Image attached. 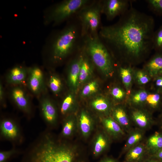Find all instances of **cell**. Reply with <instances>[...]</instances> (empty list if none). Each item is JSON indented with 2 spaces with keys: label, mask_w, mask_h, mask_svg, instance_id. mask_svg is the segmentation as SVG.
Here are the masks:
<instances>
[{
  "label": "cell",
  "mask_w": 162,
  "mask_h": 162,
  "mask_svg": "<svg viewBox=\"0 0 162 162\" xmlns=\"http://www.w3.org/2000/svg\"><path fill=\"white\" fill-rule=\"evenodd\" d=\"M26 85L31 92L37 96L44 95L46 90L43 72L39 67L28 68Z\"/></svg>",
  "instance_id": "obj_9"
},
{
  "label": "cell",
  "mask_w": 162,
  "mask_h": 162,
  "mask_svg": "<svg viewBox=\"0 0 162 162\" xmlns=\"http://www.w3.org/2000/svg\"><path fill=\"white\" fill-rule=\"evenodd\" d=\"M103 124L106 130L114 135L122 134L123 131L119 124L112 118H104Z\"/></svg>",
  "instance_id": "obj_18"
},
{
  "label": "cell",
  "mask_w": 162,
  "mask_h": 162,
  "mask_svg": "<svg viewBox=\"0 0 162 162\" xmlns=\"http://www.w3.org/2000/svg\"><path fill=\"white\" fill-rule=\"evenodd\" d=\"M92 0H65L55 5L51 10L48 21L56 25L76 15Z\"/></svg>",
  "instance_id": "obj_6"
},
{
  "label": "cell",
  "mask_w": 162,
  "mask_h": 162,
  "mask_svg": "<svg viewBox=\"0 0 162 162\" xmlns=\"http://www.w3.org/2000/svg\"><path fill=\"white\" fill-rule=\"evenodd\" d=\"M0 136L15 144H21L23 137L20 126L15 120L9 117L2 118L0 122Z\"/></svg>",
  "instance_id": "obj_7"
},
{
  "label": "cell",
  "mask_w": 162,
  "mask_h": 162,
  "mask_svg": "<svg viewBox=\"0 0 162 162\" xmlns=\"http://www.w3.org/2000/svg\"><path fill=\"white\" fill-rule=\"evenodd\" d=\"M141 134L139 133H136L132 135L129 138L127 142L128 146H132L140 141L142 138Z\"/></svg>",
  "instance_id": "obj_34"
},
{
  "label": "cell",
  "mask_w": 162,
  "mask_h": 162,
  "mask_svg": "<svg viewBox=\"0 0 162 162\" xmlns=\"http://www.w3.org/2000/svg\"><path fill=\"white\" fill-rule=\"evenodd\" d=\"M92 121L85 112H81L79 121V125L81 133L85 137L88 136L90 134L93 128Z\"/></svg>",
  "instance_id": "obj_14"
},
{
  "label": "cell",
  "mask_w": 162,
  "mask_h": 162,
  "mask_svg": "<svg viewBox=\"0 0 162 162\" xmlns=\"http://www.w3.org/2000/svg\"><path fill=\"white\" fill-rule=\"evenodd\" d=\"M47 84L50 90L55 94L58 93L62 89L61 80L56 75H52L50 76L48 80Z\"/></svg>",
  "instance_id": "obj_19"
},
{
  "label": "cell",
  "mask_w": 162,
  "mask_h": 162,
  "mask_svg": "<svg viewBox=\"0 0 162 162\" xmlns=\"http://www.w3.org/2000/svg\"><path fill=\"white\" fill-rule=\"evenodd\" d=\"M144 148L141 146H136L130 150L126 156V160L129 162H135L139 160L142 157Z\"/></svg>",
  "instance_id": "obj_20"
},
{
  "label": "cell",
  "mask_w": 162,
  "mask_h": 162,
  "mask_svg": "<svg viewBox=\"0 0 162 162\" xmlns=\"http://www.w3.org/2000/svg\"><path fill=\"white\" fill-rule=\"evenodd\" d=\"M162 98V93L157 92L148 95L146 100L153 107H156L159 104Z\"/></svg>",
  "instance_id": "obj_29"
},
{
  "label": "cell",
  "mask_w": 162,
  "mask_h": 162,
  "mask_svg": "<svg viewBox=\"0 0 162 162\" xmlns=\"http://www.w3.org/2000/svg\"><path fill=\"white\" fill-rule=\"evenodd\" d=\"M101 14V0H92L78 13L83 37L98 35Z\"/></svg>",
  "instance_id": "obj_5"
},
{
  "label": "cell",
  "mask_w": 162,
  "mask_h": 162,
  "mask_svg": "<svg viewBox=\"0 0 162 162\" xmlns=\"http://www.w3.org/2000/svg\"><path fill=\"white\" fill-rule=\"evenodd\" d=\"M147 92L145 91L141 90L134 94L132 98L133 101L136 104H139L146 100L148 96Z\"/></svg>",
  "instance_id": "obj_33"
},
{
  "label": "cell",
  "mask_w": 162,
  "mask_h": 162,
  "mask_svg": "<svg viewBox=\"0 0 162 162\" xmlns=\"http://www.w3.org/2000/svg\"><path fill=\"white\" fill-rule=\"evenodd\" d=\"M152 47L156 52H162V25L154 32Z\"/></svg>",
  "instance_id": "obj_21"
},
{
  "label": "cell",
  "mask_w": 162,
  "mask_h": 162,
  "mask_svg": "<svg viewBox=\"0 0 162 162\" xmlns=\"http://www.w3.org/2000/svg\"><path fill=\"white\" fill-rule=\"evenodd\" d=\"M73 102L72 96L69 94L62 101L60 107L61 113L64 115L67 114L71 109Z\"/></svg>",
  "instance_id": "obj_27"
},
{
  "label": "cell",
  "mask_w": 162,
  "mask_h": 162,
  "mask_svg": "<svg viewBox=\"0 0 162 162\" xmlns=\"http://www.w3.org/2000/svg\"><path fill=\"white\" fill-rule=\"evenodd\" d=\"M84 51L79 76V80L81 82L85 81L88 78L92 69V64L86 54L84 50Z\"/></svg>",
  "instance_id": "obj_15"
},
{
  "label": "cell",
  "mask_w": 162,
  "mask_h": 162,
  "mask_svg": "<svg viewBox=\"0 0 162 162\" xmlns=\"http://www.w3.org/2000/svg\"><path fill=\"white\" fill-rule=\"evenodd\" d=\"M76 124L73 118H68L65 119L62 124L61 136L63 138H68L73 134Z\"/></svg>",
  "instance_id": "obj_16"
},
{
  "label": "cell",
  "mask_w": 162,
  "mask_h": 162,
  "mask_svg": "<svg viewBox=\"0 0 162 162\" xmlns=\"http://www.w3.org/2000/svg\"><path fill=\"white\" fill-rule=\"evenodd\" d=\"M150 10L157 15L162 16V0L145 1Z\"/></svg>",
  "instance_id": "obj_25"
},
{
  "label": "cell",
  "mask_w": 162,
  "mask_h": 162,
  "mask_svg": "<svg viewBox=\"0 0 162 162\" xmlns=\"http://www.w3.org/2000/svg\"><path fill=\"white\" fill-rule=\"evenodd\" d=\"M83 47L93 64L106 76H112L114 67L113 56L99 35L84 36Z\"/></svg>",
  "instance_id": "obj_4"
},
{
  "label": "cell",
  "mask_w": 162,
  "mask_h": 162,
  "mask_svg": "<svg viewBox=\"0 0 162 162\" xmlns=\"http://www.w3.org/2000/svg\"><path fill=\"white\" fill-rule=\"evenodd\" d=\"M107 145V139L102 134H100L96 136L94 146L93 153L95 156L100 154L105 149Z\"/></svg>",
  "instance_id": "obj_17"
},
{
  "label": "cell",
  "mask_w": 162,
  "mask_h": 162,
  "mask_svg": "<svg viewBox=\"0 0 162 162\" xmlns=\"http://www.w3.org/2000/svg\"><path fill=\"white\" fill-rule=\"evenodd\" d=\"M39 107L42 118L48 127L51 128L57 124V112L52 100L43 95L40 99Z\"/></svg>",
  "instance_id": "obj_11"
},
{
  "label": "cell",
  "mask_w": 162,
  "mask_h": 162,
  "mask_svg": "<svg viewBox=\"0 0 162 162\" xmlns=\"http://www.w3.org/2000/svg\"><path fill=\"white\" fill-rule=\"evenodd\" d=\"M28 74V69L20 66L14 67L7 74L6 82L14 86L26 85Z\"/></svg>",
  "instance_id": "obj_12"
},
{
  "label": "cell",
  "mask_w": 162,
  "mask_h": 162,
  "mask_svg": "<svg viewBox=\"0 0 162 162\" xmlns=\"http://www.w3.org/2000/svg\"><path fill=\"white\" fill-rule=\"evenodd\" d=\"M0 101L2 106H6L5 102V94L4 90L2 83L0 84Z\"/></svg>",
  "instance_id": "obj_37"
},
{
  "label": "cell",
  "mask_w": 162,
  "mask_h": 162,
  "mask_svg": "<svg viewBox=\"0 0 162 162\" xmlns=\"http://www.w3.org/2000/svg\"><path fill=\"white\" fill-rule=\"evenodd\" d=\"M97 89V83L95 81H92L86 85L82 91V95L84 96L89 95L95 92Z\"/></svg>",
  "instance_id": "obj_31"
},
{
  "label": "cell",
  "mask_w": 162,
  "mask_h": 162,
  "mask_svg": "<svg viewBox=\"0 0 162 162\" xmlns=\"http://www.w3.org/2000/svg\"><path fill=\"white\" fill-rule=\"evenodd\" d=\"M100 162H116L113 159L110 158H106L104 159Z\"/></svg>",
  "instance_id": "obj_38"
},
{
  "label": "cell",
  "mask_w": 162,
  "mask_h": 162,
  "mask_svg": "<svg viewBox=\"0 0 162 162\" xmlns=\"http://www.w3.org/2000/svg\"><path fill=\"white\" fill-rule=\"evenodd\" d=\"M136 77L138 83L144 85L148 83L150 79L146 73L142 70H139L136 72Z\"/></svg>",
  "instance_id": "obj_32"
},
{
  "label": "cell",
  "mask_w": 162,
  "mask_h": 162,
  "mask_svg": "<svg viewBox=\"0 0 162 162\" xmlns=\"http://www.w3.org/2000/svg\"><path fill=\"white\" fill-rule=\"evenodd\" d=\"M133 1L129 0H101V13L111 21L120 16L130 8Z\"/></svg>",
  "instance_id": "obj_8"
},
{
  "label": "cell",
  "mask_w": 162,
  "mask_h": 162,
  "mask_svg": "<svg viewBox=\"0 0 162 162\" xmlns=\"http://www.w3.org/2000/svg\"><path fill=\"white\" fill-rule=\"evenodd\" d=\"M113 116L116 121L120 124L123 126L128 125V117L125 111L122 108H116L113 112Z\"/></svg>",
  "instance_id": "obj_22"
},
{
  "label": "cell",
  "mask_w": 162,
  "mask_h": 162,
  "mask_svg": "<svg viewBox=\"0 0 162 162\" xmlns=\"http://www.w3.org/2000/svg\"><path fill=\"white\" fill-rule=\"evenodd\" d=\"M18 150L13 148L7 151H1L0 152V162H8L14 157L19 153Z\"/></svg>",
  "instance_id": "obj_28"
},
{
  "label": "cell",
  "mask_w": 162,
  "mask_h": 162,
  "mask_svg": "<svg viewBox=\"0 0 162 162\" xmlns=\"http://www.w3.org/2000/svg\"><path fill=\"white\" fill-rule=\"evenodd\" d=\"M145 67L152 77L162 75V52H156L146 64Z\"/></svg>",
  "instance_id": "obj_13"
},
{
  "label": "cell",
  "mask_w": 162,
  "mask_h": 162,
  "mask_svg": "<svg viewBox=\"0 0 162 162\" xmlns=\"http://www.w3.org/2000/svg\"><path fill=\"white\" fill-rule=\"evenodd\" d=\"M148 145L151 148H162V136L155 134L148 139Z\"/></svg>",
  "instance_id": "obj_30"
},
{
  "label": "cell",
  "mask_w": 162,
  "mask_h": 162,
  "mask_svg": "<svg viewBox=\"0 0 162 162\" xmlns=\"http://www.w3.org/2000/svg\"><path fill=\"white\" fill-rule=\"evenodd\" d=\"M92 106L95 110L102 112L106 111L109 107L107 101L102 98H99L94 100L92 103Z\"/></svg>",
  "instance_id": "obj_24"
},
{
  "label": "cell",
  "mask_w": 162,
  "mask_h": 162,
  "mask_svg": "<svg viewBox=\"0 0 162 162\" xmlns=\"http://www.w3.org/2000/svg\"><path fill=\"white\" fill-rule=\"evenodd\" d=\"M157 157L158 158L162 160V149L158 152L157 154Z\"/></svg>",
  "instance_id": "obj_39"
},
{
  "label": "cell",
  "mask_w": 162,
  "mask_h": 162,
  "mask_svg": "<svg viewBox=\"0 0 162 162\" xmlns=\"http://www.w3.org/2000/svg\"><path fill=\"white\" fill-rule=\"evenodd\" d=\"M76 15L69 20L66 26L53 40L51 55L53 62H61L70 54L76 52L83 45V37Z\"/></svg>",
  "instance_id": "obj_3"
},
{
  "label": "cell",
  "mask_w": 162,
  "mask_h": 162,
  "mask_svg": "<svg viewBox=\"0 0 162 162\" xmlns=\"http://www.w3.org/2000/svg\"><path fill=\"white\" fill-rule=\"evenodd\" d=\"M154 78V84L157 91L162 93V75L158 76Z\"/></svg>",
  "instance_id": "obj_36"
},
{
  "label": "cell",
  "mask_w": 162,
  "mask_h": 162,
  "mask_svg": "<svg viewBox=\"0 0 162 162\" xmlns=\"http://www.w3.org/2000/svg\"><path fill=\"white\" fill-rule=\"evenodd\" d=\"M119 71L123 82L127 88H128L132 82L131 68L129 67H121Z\"/></svg>",
  "instance_id": "obj_23"
},
{
  "label": "cell",
  "mask_w": 162,
  "mask_h": 162,
  "mask_svg": "<svg viewBox=\"0 0 162 162\" xmlns=\"http://www.w3.org/2000/svg\"><path fill=\"white\" fill-rule=\"evenodd\" d=\"M10 95L16 106L28 116L32 113V108L28 95L21 86H14L11 89Z\"/></svg>",
  "instance_id": "obj_10"
},
{
  "label": "cell",
  "mask_w": 162,
  "mask_h": 162,
  "mask_svg": "<svg viewBox=\"0 0 162 162\" xmlns=\"http://www.w3.org/2000/svg\"><path fill=\"white\" fill-rule=\"evenodd\" d=\"M132 117L134 121L140 127L144 128L146 127L148 124V119L146 115L139 111L134 112Z\"/></svg>",
  "instance_id": "obj_26"
},
{
  "label": "cell",
  "mask_w": 162,
  "mask_h": 162,
  "mask_svg": "<svg viewBox=\"0 0 162 162\" xmlns=\"http://www.w3.org/2000/svg\"><path fill=\"white\" fill-rule=\"evenodd\" d=\"M153 18L131 5L115 23L102 26L99 37L112 55L129 62L142 60L153 50Z\"/></svg>",
  "instance_id": "obj_1"
},
{
  "label": "cell",
  "mask_w": 162,
  "mask_h": 162,
  "mask_svg": "<svg viewBox=\"0 0 162 162\" xmlns=\"http://www.w3.org/2000/svg\"><path fill=\"white\" fill-rule=\"evenodd\" d=\"M156 162L154 161H149V162Z\"/></svg>",
  "instance_id": "obj_40"
},
{
  "label": "cell",
  "mask_w": 162,
  "mask_h": 162,
  "mask_svg": "<svg viewBox=\"0 0 162 162\" xmlns=\"http://www.w3.org/2000/svg\"><path fill=\"white\" fill-rule=\"evenodd\" d=\"M111 94L116 99L120 100L122 99L125 95V92L122 89L118 87L113 88L111 90Z\"/></svg>",
  "instance_id": "obj_35"
},
{
  "label": "cell",
  "mask_w": 162,
  "mask_h": 162,
  "mask_svg": "<svg viewBox=\"0 0 162 162\" xmlns=\"http://www.w3.org/2000/svg\"><path fill=\"white\" fill-rule=\"evenodd\" d=\"M77 158L73 147L46 129L26 149L21 162H76Z\"/></svg>",
  "instance_id": "obj_2"
}]
</instances>
